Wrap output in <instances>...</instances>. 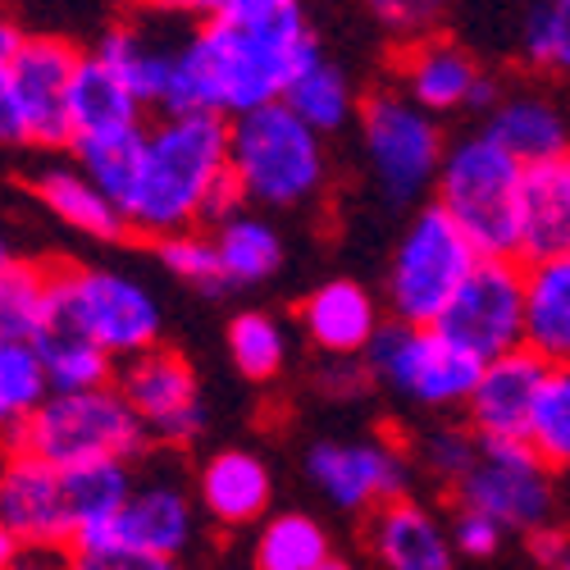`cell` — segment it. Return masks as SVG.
Wrapping results in <instances>:
<instances>
[{
  "label": "cell",
  "mask_w": 570,
  "mask_h": 570,
  "mask_svg": "<svg viewBox=\"0 0 570 570\" xmlns=\"http://www.w3.org/2000/svg\"><path fill=\"white\" fill-rule=\"evenodd\" d=\"M178 41V73L165 115L243 119L288 97L320 56V37L297 0H215L193 10Z\"/></svg>",
  "instance_id": "1"
},
{
  "label": "cell",
  "mask_w": 570,
  "mask_h": 570,
  "mask_svg": "<svg viewBox=\"0 0 570 570\" xmlns=\"http://www.w3.org/2000/svg\"><path fill=\"white\" fill-rule=\"evenodd\" d=\"M247 210L228 169V119L215 115H160L147 128L141 156L119 215L128 233L160 243V237L224 224Z\"/></svg>",
  "instance_id": "2"
},
{
  "label": "cell",
  "mask_w": 570,
  "mask_h": 570,
  "mask_svg": "<svg viewBox=\"0 0 570 570\" xmlns=\"http://www.w3.org/2000/svg\"><path fill=\"white\" fill-rule=\"evenodd\" d=\"M82 56L87 51L56 32H28L19 28V19L0 23V137L6 147H73L69 101Z\"/></svg>",
  "instance_id": "3"
},
{
  "label": "cell",
  "mask_w": 570,
  "mask_h": 570,
  "mask_svg": "<svg viewBox=\"0 0 570 570\" xmlns=\"http://www.w3.org/2000/svg\"><path fill=\"white\" fill-rule=\"evenodd\" d=\"M228 169L247 206L302 210L328 193V147L288 106H265L228 124Z\"/></svg>",
  "instance_id": "4"
},
{
  "label": "cell",
  "mask_w": 570,
  "mask_h": 570,
  "mask_svg": "<svg viewBox=\"0 0 570 570\" xmlns=\"http://www.w3.org/2000/svg\"><path fill=\"white\" fill-rule=\"evenodd\" d=\"M520 197H525V165L502 151L484 128L452 137L434 206L470 237L489 261H520Z\"/></svg>",
  "instance_id": "5"
},
{
  "label": "cell",
  "mask_w": 570,
  "mask_h": 570,
  "mask_svg": "<svg viewBox=\"0 0 570 570\" xmlns=\"http://www.w3.org/2000/svg\"><path fill=\"white\" fill-rule=\"evenodd\" d=\"M10 452H28L46 465H56L60 474L101 465V461H141V452L151 448L141 420L124 402L119 384L91 389V393H51L23 430L6 434Z\"/></svg>",
  "instance_id": "6"
},
{
  "label": "cell",
  "mask_w": 570,
  "mask_h": 570,
  "mask_svg": "<svg viewBox=\"0 0 570 570\" xmlns=\"http://www.w3.org/2000/svg\"><path fill=\"white\" fill-rule=\"evenodd\" d=\"M480 247L452 224L448 210H439L434 202L420 206L397 247L389 256V283H384V302L393 311L397 324H415V328H434L448 306L456 302V293L470 283V274L480 269Z\"/></svg>",
  "instance_id": "7"
},
{
  "label": "cell",
  "mask_w": 570,
  "mask_h": 570,
  "mask_svg": "<svg viewBox=\"0 0 570 570\" xmlns=\"http://www.w3.org/2000/svg\"><path fill=\"white\" fill-rule=\"evenodd\" d=\"M356 128L370 183L389 206H420L424 197H434L452 147L434 115H424L402 91H370L361 101Z\"/></svg>",
  "instance_id": "8"
},
{
  "label": "cell",
  "mask_w": 570,
  "mask_h": 570,
  "mask_svg": "<svg viewBox=\"0 0 570 570\" xmlns=\"http://www.w3.org/2000/svg\"><path fill=\"white\" fill-rule=\"evenodd\" d=\"M56 306L119 365L160 347L165 311L147 283L128 269L56 265Z\"/></svg>",
  "instance_id": "9"
},
{
  "label": "cell",
  "mask_w": 570,
  "mask_h": 570,
  "mask_svg": "<svg viewBox=\"0 0 570 570\" xmlns=\"http://www.w3.org/2000/svg\"><path fill=\"white\" fill-rule=\"evenodd\" d=\"M365 365L374 374V389H384L420 411H465L474 384L484 374V361H474L465 347H456L443 328H415L397 320L384 324Z\"/></svg>",
  "instance_id": "10"
},
{
  "label": "cell",
  "mask_w": 570,
  "mask_h": 570,
  "mask_svg": "<svg viewBox=\"0 0 570 570\" xmlns=\"http://www.w3.org/2000/svg\"><path fill=\"white\" fill-rule=\"evenodd\" d=\"M452 507L484 511L507 534L530 539L557 525V470L530 443H484Z\"/></svg>",
  "instance_id": "11"
},
{
  "label": "cell",
  "mask_w": 570,
  "mask_h": 570,
  "mask_svg": "<svg viewBox=\"0 0 570 570\" xmlns=\"http://www.w3.org/2000/svg\"><path fill=\"white\" fill-rule=\"evenodd\" d=\"M411 448L397 439H324L306 452V480L343 515H374L411 498Z\"/></svg>",
  "instance_id": "12"
},
{
  "label": "cell",
  "mask_w": 570,
  "mask_h": 570,
  "mask_svg": "<svg viewBox=\"0 0 570 570\" xmlns=\"http://www.w3.org/2000/svg\"><path fill=\"white\" fill-rule=\"evenodd\" d=\"M69 557L73 552V515L65 474L28 452L6 456L0 474V557Z\"/></svg>",
  "instance_id": "13"
},
{
  "label": "cell",
  "mask_w": 570,
  "mask_h": 570,
  "mask_svg": "<svg viewBox=\"0 0 570 570\" xmlns=\"http://www.w3.org/2000/svg\"><path fill=\"white\" fill-rule=\"evenodd\" d=\"M434 328H443L456 347L484 365L520 352L525 347V265L484 256Z\"/></svg>",
  "instance_id": "14"
},
{
  "label": "cell",
  "mask_w": 570,
  "mask_h": 570,
  "mask_svg": "<svg viewBox=\"0 0 570 570\" xmlns=\"http://www.w3.org/2000/svg\"><path fill=\"white\" fill-rule=\"evenodd\" d=\"M115 384L156 448H187L202 439L206 430L202 379L174 347H156L147 356L119 365Z\"/></svg>",
  "instance_id": "15"
},
{
  "label": "cell",
  "mask_w": 570,
  "mask_h": 570,
  "mask_svg": "<svg viewBox=\"0 0 570 570\" xmlns=\"http://www.w3.org/2000/svg\"><path fill=\"white\" fill-rule=\"evenodd\" d=\"M397 91L415 101L424 115H456V110H493L502 87L498 78L474 60L461 41L434 32L397 51Z\"/></svg>",
  "instance_id": "16"
},
{
  "label": "cell",
  "mask_w": 570,
  "mask_h": 570,
  "mask_svg": "<svg viewBox=\"0 0 570 570\" xmlns=\"http://www.w3.org/2000/svg\"><path fill=\"white\" fill-rule=\"evenodd\" d=\"M197 484H187L174 465H151L137 470V489L119 515V530L110 543H128L137 552L156 557H183L197 543Z\"/></svg>",
  "instance_id": "17"
},
{
  "label": "cell",
  "mask_w": 570,
  "mask_h": 570,
  "mask_svg": "<svg viewBox=\"0 0 570 570\" xmlns=\"http://www.w3.org/2000/svg\"><path fill=\"white\" fill-rule=\"evenodd\" d=\"M543 384H548V365L525 347L489 361L465 406V424L484 443H530Z\"/></svg>",
  "instance_id": "18"
},
{
  "label": "cell",
  "mask_w": 570,
  "mask_h": 570,
  "mask_svg": "<svg viewBox=\"0 0 570 570\" xmlns=\"http://www.w3.org/2000/svg\"><path fill=\"white\" fill-rule=\"evenodd\" d=\"M365 548L379 570H456L452 520L420 498L389 502L365 520Z\"/></svg>",
  "instance_id": "19"
},
{
  "label": "cell",
  "mask_w": 570,
  "mask_h": 570,
  "mask_svg": "<svg viewBox=\"0 0 570 570\" xmlns=\"http://www.w3.org/2000/svg\"><path fill=\"white\" fill-rule=\"evenodd\" d=\"M297 324L306 343L320 356H338V361H365L370 347L384 334V311H379L374 293L356 278H328L302 302Z\"/></svg>",
  "instance_id": "20"
},
{
  "label": "cell",
  "mask_w": 570,
  "mask_h": 570,
  "mask_svg": "<svg viewBox=\"0 0 570 570\" xmlns=\"http://www.w3.org/2000/svg\"><path fill=\"white\" fill-rule=\"evenodd\" d=\"M178 41L160 28H151L147 19H115L110 28H101L91 56H97L132 97L147 110H169L174 97V73H178Z\"/></svg>",
  "instance_id": "21"
},
{
  "label": "cell",
  "mask_w": 570,
  "mask_h": 570,
  "mask_svg": "<svg viewBox=\"0 0 570 570\" xmlns=\"http://www.w3.org/2000/svg\"><path fill=\"white\" fill-rule=\"evenodd\" d=\"M197 502H202V515H210L215 525L224 530H247V525H265L274 515L269 502H274V480H269V465L247 452V448H224V452H210L197 470Z\"/></svg>",
  "instance_id": "22"
},
{
  "label": "cell",
  "mask_w": 570,
  "mask_h": 570,
  "mask_svg": "<svg viewBox=\"0 0 570 570\" xmlns=\"http://www.w3.org/2000/svg\"><path fill=\"white\" fill-rule=\"evenodd\" d=\"M484 132L530 169L570 151V110L543 87H507L484 115Z\"/></svg>",
  "instance_id": "23"
},
{
  "label": "cell",
  "mask_w": 570,
  "mask_h": 570,
  "mask_svg": "<svg viewBox=\"0 0 570 570\" xmlns=\"http://www.w3.org/2000/svg\"><path fill=\"white\" fill-rule=\"evenodd\" d=\"M32 197L41 202V210H51L65 228L91 237V243H119L128 233L119 206L110 202L106 187L91 178L78 160H56L32 174Z\"/></svg>",
  "instance_id": "24"
},
{
  "label": "cell",
  "mask_w": 570,
  "mask_h": 570,
  "mask_svg": "<svg viewBox=\"0 0 570 570\" xmlns=\"http://www.w3.org/2000/svg\"><path fill=\"white\" fill-rule=\"evenodd\" d=\"M570 256V151L525 169L520 197V265Z\"/></svg>",
  "instance_id": "25"
},
{
  "label": "cell",
  "mask_w": 570,
  "mask_h": 570,
  "mask_svg": "<svg viewBox=\"0 0 570 570\" xmlns=\"http://www.w3.org/2000/svg\"><path fill=\"white\" fill-rule=\"evenodd\" d=\"M69 115H73V147H82V141H106V137H132V132L151 128L147 106H141L91 51L82 56V69L73 78Z\"/></svg>",
  "instance_id": "26"
},
{
  "label": "cell",
  "mask_w": 570,
  "mask_h": 570,
  "mask_svg": "<svg viewBox=\"0 0 570 570\" xmlns=\"http://www.w3.org/2000/svg\"><path fill=\"white\" fill-rule=\"evenodd\" d=\"M525 352L548 370L570 365V256L525 265Z\"/></svg>",
  "instance_id": "27"
},
{
  "label": "cell",
  "mask_w": 570,
  "mask_h": 570,
  "mask_svg": "<svg viewBox=\"0 0 570 570\" xmlns=\"http://www.w3.org/2000/svg\"><path fill=\"white\" fill-rule=\"evenodd\" d=\"M137 489V470L128 461H101L65 474L69 515H73V548L110 543L119 530V515Z\"/></svg>",
  "instance_id": "28"
},
{
  "label": "cell",
  "mask_w": 570,
  "mask_h": 570,
  "mask_svg": "<svg viewBox=\"0 0 570 570\" xmlns=\"http://www.w3.org/2000/svg\"><path fill=\"white\" fill-rule=\"evenodd\" d=\"M32 347L41 352L46 370H51L56 393H91V389H110L119 379V361H110L73 320H65L60 306L37 328Z\"/></svg>",
  "instance_id": "29"
},
{
  "label": "cell",
  "mask_w": 570,
  "mask_h": 570,
  "mask_svg": "<svg viewBox=\"0 0 570 570\" xmlns=\"http://www.w3.org/2000/svg\"><path fill=\"white\" fill-rule=\"evenodd\" d=\"M219 247V269L228 288H261L283 269V237L265 215L237 210L210 228Z\"/></svg>",
  "instance_id": "30"
},
{
  "label": "cell",
  "mask_w": 570,
  "mask_h": 570,
  "mask_svg": "<svg viewBox=\"0 0 570 570\" xmlns=\"http://www.w3.org/2000/svg\"><path fill=\"white\" fill-rule=\"evenodd\" d=\"M56 311V265L6 252L0 265V338L32 343L37 328Z\"/></svg>",
  "instance_id": "31"
},
{
  "label": "cell",
  "mask_w": 570,
  "mask_h": 570,
  "mask_svg": "<svg viewBox=\"0 0 570 570\" xmlns=\"http://www.w3.org/2000/svg\"><path fill=\"white\" fill-rule=\"evenodd\" d=\"M283 106H288L302 124H311L320 137L343 132L352 119H361V101H356L352 78L343 73V65H334L324 51L297 73V82L288 87Z\"/></svg>",
  "instance_id": "32"
},
{
  "label": "cell",
  "mask_w": 570,
  "mask_h": 570,
  "mask_svg": "<svg viewBox=\"0 0 570 570\" xmlns=\"http://www.w3.org/2000/svg\"><path fill=\"white\" fill-rule=\"evenodd\" d=\"M256 570H324L334 561L328 530L306 511H274L252 539Z\"/></svg>",
  "instance_id": "33"
},
{
  "label": "cell",
  "mask_w": 570,
  "mask_h": 570,
  "mask_svg": "<svg viewBox=\"0 0 570 570\" xmlns=\"http://www.w3.org/2000/svg\"><path fill=\"white\" fill-rule=\"evenodd\" d=\"M51 393L56 384H51V370H46L41 352L19 338H0V420H6V434L23 430L51 402Z\"/></svg>",
  "instance_id": "34"
},
{
  "label": "cell",
  "mask_w": 570,
  "mask_h": 570,
  "mask_svg": "<svg viewBox=\"0 0 570 570\" xmlns=\"http://www.w3.org/2000/svg\"><path fill=\"white\" fill-rule=\"evenodd\" d=\"M224 338H228L233 370L256 379V384H269V379H278L283 365H288V328L265 311H237L228 320Z\"/></svg>",
  "instance_id": "35"
},
{
  "label": "cell",
  "mask_w": 570,
  "mask_h": 570,
  "mask_svg": "<svg viewBox=\"0 0 570 570\" xmlns=\"http://www.w3.org/2000/svg\"><path fill=\"white\" fill-rule=\"evenodd\" d=\"M515 46L530 69L557 82H570V0H539V6H530L520 14Z\"/></svg>",
  "instance_id": "36"
},
{
  "label": "cell",
  "mask_w": 570,
  "mask_h": 570,
  "mask_svg": "<svg viewBox=\"0 0 570 570\" xmlns=\"http://www.w3.org/2000/svg\"><path fill=\"white\" fill-rule=\"evenodd\" d=\"M484 439L470 430V424H430L415 443H411V461L430 474V480L448 493H456L465 484V474L480 461Z\"/></svg>",
  "instance_id": "37"
},
{
  "label": "cell",
  "mask_w": 570,
  "mask_h": 570,
  "mask_svg": "<svg viewBox=\"0 0 570 570\" xmlns=\"http://www.w3.org/2000/svg\"><path fill=\"white\" fill-rule=\"evenodd\" d=\"M156 261L165 274H174L187 288H202V293H219L228 288L224 283V269H219V247H215V233L210 228H187V233H174V237H160L151 243Z\"/></svg>",
  "instance_id": "38"
},
{
  "label": "cell",
  "mask_w": 570,
  "mask_h": 570,
  "mask_svg": "<svg viewBox=\"0 0 570 570\" xmlns=\"http://www.w3.org/2000/svg\"><path fill=\"white\" fill-rule=\"evenodd\" d=\"M530 448L557 470H570V365L548 370V384L534 411V430H530Z\"/></svg>",
  "instance_id": "39"
},
{
  "label": "cell",
  "mask_w": 570,
  "mask_h": 570,
  "mask_svg": "<svg viewBox=\"0 0 570 570\" xmlns=\"http://www.w3.org/2000/svg\"><path fill=\"white\" fill-rule=\"evenodd\" d=\"M69 570H183V561L137 552L128 543H91L69 552Z\"/></svg>",
  "instance_id": "40"
},
{
  "label": "cell",
  "mask_w": 570,
  "mask_h": 570,
  "mask_svg": "<svg viewBox=\"0 0 570 570\" xmlns=\"http://www.w3.org/2000/svg\"><path fill=\"white\" fill-rule=\"evenodd\" d=\"M374 19L384 23L389 32H397L402 46H411V41L434 37V23L443 19V10L439 6H424V0H379Z\"/></svg>",
  "instance_id": "41"
},
{
  "label": "cell",
  "mask_w": 570,
  "mask_h": 570,
  "mask_svg": "<svg viewBox=\"0 0 570 570\" xmlns=\"http://www.w3.org/2000/svg\"><path fill=\"white\" fill-rule=\"evenodd\" d=\"M452 543L461 557H493L502 552V539L507 530L498 525V520H489L484 511H465V507H452Z\"/></svg>",
  "instance_id": "42"
},
{
  "label": "cell",
  "mask_w": 570,
  "mask_h": 570,
  "mask_svg": "<svg viewBox=\"0 0 570 570\" xmlns=\"http://www.w3.org/2000/svg\"><path fill=\"white\" fill-rule=\"evenodd\" d=\"M315 384L324 397H365V389H374V374L365 361H338V356H324L320 370H315Z\"/></svg>",
  "instance_id": "43"
},
{
  "label": "cell",
  "mask_w": 570,
  "mask_h": 570,
  "mask_svg": "<svg viewBox=\"0 0 570 570\" xmlns=\"http://www.w3.org/2000/svg\"><path fill=\"white\" fill-rule=\"evenodd\" d=\"M525 543H530V557H534L543 570H557V566H561V557L570 552V530H561V525H548V530L530 534Z\"/></svg>",
  "instance_id": "44"
},
{
  "label": "cell",
  "mask_w": 570,
  "mask_h": 570,
  "mask_svg": "<svg viewBox=\"0 0 570 570\" xmlns=\"http://www.w3.org/2000/svg\"><path fill=\"white\" fill-rule=\"evenodd\" d=\"M6 570H69V557H41V552H23L10 557Z\"/></svg>",
  "instance_id": "45"
},
{
  "label": "cell",
  "mask_w": 570,
  "mask_h": 570,
  "mask_svg": "<svg viewBox=\"0 0 570 570\" xmlns=\"http://www.w3.org/2000/svg\"><path fill=\"white\" fill-rule=\"evenodd\" d=\"M324 570H356V566H352V561H343V557H334V561H328Z\"/></svg>",
  "instance_id": "46"
},
{
  "label": "cell",
  "mask_w": 570,
  "mask_h": 570,
  "mask_svg": "<svg viewBox=\"0 0 570 570\" xmlns=\"http://www.w3.org/2000/svg\"><path fill=\"white\" fill-rule=\"evenodd\" d=\"M557 570H570V552H566V557H561V566H557Z\"/></svg>",
  "instance_id": "47"
}]
</instances>
